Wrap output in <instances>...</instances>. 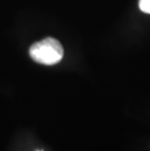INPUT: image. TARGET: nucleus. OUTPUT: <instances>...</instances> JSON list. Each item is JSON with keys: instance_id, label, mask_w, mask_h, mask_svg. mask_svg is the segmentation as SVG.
I'll list each match as a JSON object with an SVG mask.
<instances>
[{"instance_id": "1", "label": "nucleus", "mask_w": 150, "mask_h": 151, "mask_svg": "<svg viewBox=\"0 0 150 151\" xmlns=\"http://www.w3.org/2000/svg\"><path fill=\"white\" fill-rule=\"evenodd\" d=\"M31 59L38 63L53 65L60 63L63 58V48L55 38L48 37L40 42L34 43L29 48Z\"/></svg>"}, {"instance_id": "2", "label": "nucleus", "mask_w": 150, "mask_h": 151, "mask_svg": "<svg viewBox=\"0 0 150 151\" xmlns=\"http://www.w3.org/2000/svg\"><path fill=\"white\" fill-rule=\"evenodd\" d=\"M139 6L140 11L145 14H150V0H139Z\"/></svg>"}]
</instances>
